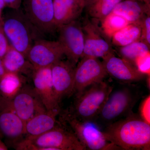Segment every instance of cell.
<instances>
[{
	"mask_svg": "<svg viewBox=\"0 0 150 150\" xmlns=\"http://www.w3.org/2000/svg\"><path fill=\"white\" fill-rule=\"evenodd\" d=\"M75 67L69 61L62 60L51 66L54 93L59 103L64 98L74 93Z\"/></svg>",
	"mask_w": 150,
	"mask_h": 150,
	"instance_id": "cell-12",
	"label": "cell"
},
{
	"mask_svg": "<svg viewBox=\"0 0 150 150\" xmlns=\"http://www.w3.org/2000/svg\"><path fill=\"white\" fill-rule=\"evenodd\" d=\"M61 110L46 111L35 115L25 124L26 139H32L50 131L59 123L57 117Z\"/></svg>",
	"mask_w": 150,
	"mask_h": 150,
	"instance_id": "cell-18",
	"label": "cell"
},
{
	"mask_svg": "<svg viewBox=\"0 0 150 150\" xmlns=\"http://www.w3.org/2000/svg\"><path fill=\"white\" fill-rule=\"evenodd\" d=\"M5 6L6 4L4 1V0H0V13H1V11Z\"/></svg>",
	"mask_w": 150,
	"mask_h": 150,
	"instance_id": "cell-34",
	"label": "cell"
},
{
	"mask_svg": "<svg viewBox=\"0 0 150 150\" xmlns=\"http://www.w3.org/2000/svg\"><path fill=\"white\" fill-rule=\"evenodd\" d=\"M6 6L11 9H17L20 8L23 0H4Z\"/></svg>",
	"mask_w": 150,
	"mask_h": 150,
	"instance_id": "cell-30",
	"label": "cell"
},
{
	"mask_svg": "<svg viewBox=\"0 0 150 150\" xmlns=\"http://www.w3.org/2000/svg\"><path fill=\"white\" fill-rule=\"evenodd\" d=\"M119 52L121 58L135 66V61L138 58L150 52V46L142 40H138L120 47Z\"/></svg>",
	"mask_w": 150,
	"mask_h": 150,
	"instance_id": "cell-24",
	"label": "cell"
},
{
	"mask_svg": "<svg viewBox=\"0 0 150 150\" xmlns=\"http://www.w3.org/2000/svg\"><path fill=\"white\" fill-rule=\"evenodd\" d=\"M64 55L59 41L38 39L30 48L26 57L35 69L51 67L62 60Z\"/></svg>",
	"mask_w": 150,
	"mask_h": 150,
	"instance_id": "cell-11",
	"label": "cell"
},
{
	"mask_svg": "<svg viewBox=\"0 0 150 150\" xmlns=\"http://www.w3.org/2000/svg\"><path fill=\"white\" fill-rule=\"evenodd\" d=\"M32 79L33 88L47 111L61 110L54 93L51 67L35 69Z\"/></svg>",
	"mask_w": 150,
	"mask_h": 150,
	"instance_id": "cell-14",
	"label": "cell"
},
{
	"mask_svg": "<svg viewBox=\"0 0 150 150\" xmlns=\"http://www.w3.org/2000/svg\"><path fill=\"white\" fill-rule=\"evenodd\" d=\"M23 13L37 32L48 34L56 29L53 0H23Z\"/></svg>",
	"mask_w": 150,
	"mask_h": 150,
	"instance_id": "cell-7",
	"label": "cell"
},
{
	"mask_svg": "<svg viewBox=\"0 0 150 150\" xmlns=\"http://www.w3.org/2000/svg\"><path fill=\"white\" fill-rule=\"evenodd\" d=\"M2 60L6 72L31 75L32 77L34 67L24 55L12 47H9Z\"/></svg>",
	"mask_w": 150,
	"mask_h": 150,
	"instance_id": "cell-19",
	"label": "cell"
},
{
	"mask_svg": "<svg viewBox=\"0 0 150 150\" xmlns=\"http://www.w3.org/2000/svg\"><path fill=\"white\" fill-rule=\"evenodd\" d=\"M58 41L61 44L68 61L76 67L82 57L84 36L82 28L77 22H72L58 28Z\"/></svg>",
	"mask_w": 150,
	"mask_h": 150,
	"instance_id": "cell-9",
	"label": "cell"
},
{
	"mask_svg": "<svg viewBox=\"0 0 150 150\" xmlns=\"http://www.w3.org/2000/svg\"><path fill=\"white\" fill-rule=\"evenodd\" d=\"M24 78L16 73L6 72L0 79V96L10 101L24 86Z\"/></svg>",
	"mask_w": 150,
	"mask_h": 150,
	"instance_id": "cell-21",
	"label": "cell"
},
{
	"mask_svg": "<svg viewBox=\"0 0 150 150\" xmlns=\"http://www.w3.org/2000/svg\"><path fill=\"white\" fill-rule=\"evenodd\" d=\"M9 105L25 123L30 118L47 110L33 87L24 84Z\"/></svg>",
	"mask_w": 150,
	"mask_h": 150,
	"instance_id": "cell-10",
	"label": "cell"
},
{
	"mask_svg": "<svg viewBox=\"0 0 150 150\" xmlns=\"http://www.w3.org/2000/svg\"><path fill=\"white\" fill-rule=\"evenodd\" d=\"M123 0H97L87 7L89 15L99 20L104 19L111 13L115 6Z\"/></svg>",
	"mask_w": 150,
	"mask_h": 150,
	"instance_id": "cell-25",
	"label": "cell"
},
{
	"mask_svg": "<svg viewBox=\"0 0 150 150\" xmlns=\"http://www.w3.org/2000/svg\"><path fill=\"white\" fill-rule=\"evenodd\" d=\"M142 33L140 23H130L115 33L111 40L113 45L122 47L140 40Z\"/></svg>",
	"mask_w": 150,
	"mask_h": 150,
	"instance_id": "cell-22",
	"label": "cell"
},
{
	"mask_svg": "<svg viewBox=\"0 0 150 150\" xmlns=\"http://www.w3.org/2000/svg\"><path fill=\"white\" fill-rule=\"evenodd\" d=\"M53 4L57 28L76 21L86 7L85 0H53Z\"/></svg>",
	"mask_w": 150,
	"mask_h": 150,
	"instance_id": "cell-17",
	"label": "cell"
},
{
	"mask_svg": "<svg viewBox=\"0 0 150 150\" xmlns=\"http://www.w3.org/2000/svg\"><path fill=\"white\" fill-rule=\"evenodd\" d=\"M140 96L137 89L131 86L112 89L93 121L106 127L125 115H131Z\"/></svg>",
	"mask_w": 150,
	"mask_h": 150,
	"instance_id": "cell-3",
	"label": "cell"
},
{
	"mask_svg": "<svg viewBox=\"0 0 150 150\" xmlns=\"http://www.w3.org/2000/svg\"><path fill=\"white\" fill-rule=\"evenodd\" d=\"M82 28L84 36V46L82 57L88 56L103 59L113 54L108 39L105 38L96 25L88 22Z\"/></svg>",
	"mask_w": 150,
	"mask_h": 150,
	"instance_id": "cell-15",
	"label": "cell"
},
{
	"mask_svg": "<svg viewBox=\"0 0 150 150\" xmlns=\"http://www.w3.org/2000/svg\"><path fill=\"white\" fill-rule=\"evenodd\" d=\"M104 65L98 58L84 56L75 67L74 93L76 97L88 87L103 80L107 75Z\"/></svg>",
	"mask_w": 150,
	"mask_h": 150,
	"instance_id": "cell-8",
	"label": "cell"
},
{
	"mask_svg": "<svg viewBox=\"0 0 150 150\" xmlns=\"http://www.w3.org/2000/svg\"><path fill=\"white\" fill-rule=\"evenodd\" d=\"M142 27V35L140 40L150 45V13L145 15L141 23Z\"/></svg>",
	"mask_w": 150,
	"mask_h": 150,
	"instance_id": "cell-27",
	"label": "cell"
},
{
	"mask_svg": "<svg viewBox=\"0 0 150 150\" xmlns=\"http://www.w3.org/2000/svg\"><path fill=\"white\" fill-rule=\"evenodd\" d=\"M150 54L149 52L138 58L135 61V66L140 72L150 76Z\"/></svg>",
	"mask_w": 150,
	"mask_h": 150,
	"instance_id": "cell-26",
	"label": "cell"
},
{
	"mask_svg": "<svg viewBox=\"0 0 150 150\" xmlns=\"http://www.w3.org/2000/svg\"><path fill=\"white\" fill-rule=\"evenodd\" d=\"M100 21H101V27L98 28L108 39H111L115 33L130 23L123 17L112 12Z\"/></svg>",
	"mask_w": 150,
	"mask_h": 150,
	"instance_id": "cell-23",
	"label": "cell"
},
{
	"mask_svg": "<svg viewBox=\"0 0 150 150\" xmlns=\"http://www.w3.org/2000/svg\"><path fill=\"white\" fill-rule=\"evenodd\" d=\"M108 140L121 150H149L150 125L132 115L106 126L103 131Z\"/></svg>",
	"mask_w": 150,
	"mask_h": 150,
	"instance_id": "cell-1",
	"label": "cell"
},
{
	"mask_svg": "<svg viewBox=\"0 0 150 150\" xmlns=\"http://www.w3.org/2000/svg\"><path fill=\"white\" fill-rule=\"evenodd\" d=\"M5 100L2 98L0 96V106L4 102Z\"/></svg>",
	"mask_w": 150,
	"mask_h": 150,
	"instance_id": "cell-36",
	"label": "cell"
},
{
	"mask_svg": "<svg viewBox=\"0 0 150 150\" xmlns=\"http://www.w3.org/2000/svg\"><path fill=\"white\" fill-rule=\"evenodd\" d=\"M86 3V7L93 4L97 0H85Z\"/></svg>",
	"mask_w": 150,
	"mask_h": 150,
	"instance_id": "cell-33",
	"label": "cell"
},
{
	"mask_svg": "<svg viewBox=\"0 0 150 150\" xmlns=\"http://www.w3.org/2000/svg\"><path fill=\"white\" fill-rule=\"evenodd\" d=\"M25 134V123L6 101L0 106V137L14 146L23 139Z\"/></svg>",
	"mask_w": 150,
	"mask_h": 150,
	"instance_id": "cell-13",
	"label": "cell"
},
{
	"mask_svg": "<svg viewBox=\"0 0 150 150\" xmlns=\"http://www.w3.org/2000/svg\"><path fill=\"white\" fill-rule=\"evenodd\" d=\"M6 37L2 30H0V58L3 57L8 51L9 47Z\"/></svg>",
	"mask_w": 150,
	"mask_h": 150,
	"instance_id": "cell-29",
	"label": "cell"
},
{
	"mask_svg": "<svg viewBox=\"0 0 150 150\" xmlns=\"http://www.w3.org/2000/svg\"><path fill=\"white\" fill-rule=\"evenodd\" d=\"M59 121L54 129L32 139H23L15 145L18 150H84L73 131Z\"/></svg>",
	"mask_w": 150,
	"mask_h": 150,
	"instance_id": "cell-2",
	"label": "cell"
},
{
	"mask_svg": "<svg viewBox=\"0 0 150 150\" xmlns=\"http://www.w3.org/2000/svg\"><path fill=\"white\" fill-rule=\"evenodd\" d=\"M3 31L11 47L26 57L37 32L22 10L11 9L3 20Z\"/></svg>",
	"mask_w": 150,
	"mask_h": 150,
	"instance_id": "cell-5",
	"label": "cell"
},
{
	"mask_svg": "<svg viewBox=\"0 0 150 150\" xmlns=\"http://www.w3.org/2000/svg\"><path fill=\"white\" fill-rule=\"evenodd\" d=\"M8 149L6 145L0 139V150H7Z\"/></svg>",
	"mask_w": 150,
	"mask_h": 150,
	"instance_id": "cell-32",
	"label": "cell"
},
{
	"mask_svg": "<svg viewBox=\"0 0 150 150\" xmlns=\"http://www.w3.org/2000/svg\"><path fill=\"white\" fill-rule=\"evenodd\" d=\"M6 72L3 64L2 60L0 58V79Z\"/></svg>",
	"mask_w": 150,
	"mask_h": 150,
	"instance_id": "cell-31",
	"label": "cell"
},
{
	"mask_svg": "<svg viewBox=\"0 0 150 150\" xmlns=\"http://www.w3.org/2000/svg\"><path fill=\"white\" fill-rule=\"evenodd\" d=\"M103 59L107 74L117 80L129 83L141 80L144 77L145 75L134 65L123 58L116 57L114 54Z\"/></svg>",
	"mask_w": 150,
	"mask_h": 150,
	"instance_id": "cell-16",
	"label": "cell"
},
{
	"mask_svg": "<svg viewBox=\"0 0 150 150\" xmlns=\"http://www.w3.org/2000/svg\"><path fill=\"white\" fill-rule=\"evenodd\" d=\"M76 97L72 108L69 109L76 118L83 121H93L113 89L103 80L90 86Z\"/></svg>",
	"mask_w": 150,
	"mask_h": 150,
	"instance_id": "cell-6",
	"label": "cell"
},
{
	"mask_svg": "<svg viewBox=\"0 0 150 150\" xmlns=\"http://www.w3.org/2000/svg\"><path fill=\"white\" fill-rule=\"evenodd\" d=\"M112 12L123 17L130 23H140L145 14L150 13V6L134 0H123Z\"/></svg>",
	"mask_w": 150,
	"mask_h": 150,
	"instance_id": "cell-20",
	"label": "cell"
},
{
	"mask_svg": "<svg viewBox=\"0 0 150 150\" xmlns=\"http://www.w3.org/2000/svg\"><path fill=\"white\" fill-rule=\"evenodd\" d=\"M141 118L145 122L150 123V96H148L143 100L140 107Z\"/></svg>",
	"mask_w": 150,
	"mask_h": 150,
	"instance_id": "cell-28",
	"label": "cell"
},
{
	"mask_svg": "<svg viewBox=\"0 0 150 150\" xmlns=\"http://www.w3.org/2000/svg\"><path fill=\"white\" fill-rule=\"evenodd\" d=\"M134 1L141 2L144 3V4L150 6V0H134Z\"/></svg>",
	"mask_w": 150,
	"mask_h": 150,
	"instance_id": "cell-35",
	"label": "cell"
},
{
	"mask_svg": "<svg viewBox=\"0 0 150 150\" xmlns=\"http://www.w3.org/2000/svg\"><path fill=\"white\" fill-rule=\"evenodd\" d=\"M59 115V121L73 131L86 149L121 150L108 140L103 132L92 122L79 120L69 109L61 110Z\"/></svg>",
	"mask_w": 150,
	"mask_h": 150,
	"instance_id": "cell-4",
	"label": "cell"
}]
</instances>
